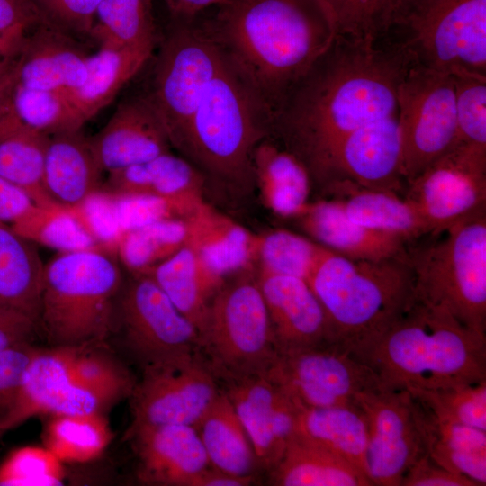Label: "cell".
I'll return each instance as SVG.
<instances>
[{
    "mask_svg": "<svg viewBox=\"0 0 486 486\" xmlns=\"http://www.w3.org/2000/svg\"><path fill=\"white\" fill-rule=\"evenodd\" d=\"M255 482V477L236 476L210 467L194 481L193 486H248Z\"/></svg>",
    "mask_w": 486,
    "mask_h": 486,
    "instance_id": "56",
    "label": "cell"
},
{
    "mask_svg": "<svg viewBox=\"0 0 486 486\" xmlns=\"http://www.w3.org/2000/svg\"><path fill=\"white\" fill-rule=\"evenodd\" d=\"M87 58L74 36L43 22L26 38L15 64V83L67 93L85 81Z\"/></svg>",
    "mask_w": 486,
    "mask_h": 486,
    "instance_id": "23",
    "label": "cell"
},
{
    "mask_svg": "<svg viewBox=\"0 0 486 486\" xmlns=\"http://www.w3.org/2000/svg\"><path fill=\"white\" fill-rule=\"evenodd\" d=\"M266 376L302 408L356 403L358 393L380 388L367 364L329 344L277 355Z\"/></svg>",
    "mask_w": 486,
    "mask_h": 486,
    "instance_id": "14",
    "label": "cell"
},
{
    "mask_svg": "<svg viewBox=\"0 0 486 486\" xmlns=\"http://www.w3.org/2000/svg\"><path fill=\"white\" fill-rule=\"evenodd\" d=\"M136 458V476L147 485L193 486L212 467L196 428L167 425L125 431Z\"/></svg>",
    "mask_w": 486,
    "mask_h": 486,
    "instance_id": "20",
    "label": "cell"
},
{
    "mask_svg": "<svg viewBox=\"0 0 486 486\" xmlns=\"http://www.w3.org/2000/svg\"><path fill=\"white\" fill-rule=\"evenodd\" d=\"M43 432L45 447L60 461L86 462L97 457L112 439L104 413L51 415Z\"/></svg>",
    "mask_w": 486,
    "mask_h": 486,
    "instance_id": "38",
    "label": "cell"
},
{
    "mask_svg": "<svg viewBox=\"0 0 486 486\" xmlns=\"http://www.w3.org/2000/svg\"><path fill=\"white\" fill-rule=\"evenodd\" d=\"M409 68L377 41L337 33L273 116L271 133L313 177L348 133L398 114V88Z\"/></svg>",
    "mask_w": 486,
    "mask_h": 486,
    "instance_id": "1",
    "label": "cell"
},
{
    "mask_svg": "<svg viewBox=\"0 0 486 486\" xmlns=\"http://www.w3.org/2000/svg\"><path fill=\"white\" fill-rule=\"evenodd\" d=\"M116 330L141 368L199 353L197 328L146 274L123 282L114 306Z\"/></svg>",
    "mask_w": 486,
    "mask_h": 486,
    "instance_id": "12",
    "label": "cell"
},
{
    "mask_svg": "<svg viewBox=\"0 0 486 486\" xmlns=\"http://www.w3.org/2000/svg\"><path fill=\"white\" fill-rule=\"evenodd\" d=\"M328 248L284 230L259 237L256 258L261 271L308 280Z\"/></svg>",
    "mask_w": 486,
    "mask_h": 486,
    "instance_id": "43",
    "label": "cell"
},
{
    "mask_svg": "<svg viewBox=\"0 0 486 486\" xmlns=\"http://www.w3.org/2000/svg\"><path fill=\"white\" fill-rule=\"evenodd\" d=\"M35 207L24 191L0 177V221L14 224L26 217Z\"/></svg>",
    "mask_w": 486,
    "mask_h": 486,
    "instance_id": "54",
    "label": "cell"
},
{
    "mask_svg": "<svg viewBox=\"0 0 486 486\" xmlns=\"http://www.w3.org/2000/svg\"><path fill=\"white\" fill-rule=\"evenodd\" d=\"M400 486H479L472 479L436 463L426 452L407 470Z\"/></svg>",
    "mask_w": 486,
    "mask_h": 486,
    "instance_id": "51",
    "label": "cell"
},
{
    "mask_svg": "<svg viewBox=\"0 0 486 486\" xmlns=\"http://www.w3.org/2000/svg\"><path fill=\"white\" fill-rule=\"evenodd\" d=\"M255 174L266 207L283 217H299L309 205L311 176L293 153L263 139L252 154Z\"/></svg>",
    "mask_w": 486,
    "mask_h": 486,
    "instance_id": "30",
    "label": "cell"
},
{
    "mask_svg": "<svg viewBox=\"0 0 486 486\" xmlns=\"http://www.w3.org/2000/svg\"><path fill=\"white\" fill-rule=\"evenodd\" d=\"M16 60H7L0 58V72L10 68Z\"/></svg>",
    "mask_w": 486,
    "mask_h": 486,
    "instance_id": "59",
    "label": "cell"
},
{
    "mask_svg": "<svg viewBox=\"0 0 486 486\" xmlns=\"http://www.w3.org/2000/svg\"><path fill=\"white\" fill-rule=\"evenodd\" d=\"M200 353L142 368L130 396L126 431L167 425L196 427L221 392Z\"/></svg>",
    "mask_w": 486,
    "mask_h": 486,
    "instance_id": "13",
    "label": "cell"
},
{
    "mask_svg": "<svg viewBox=\"0 0 486 486\" xmlns=\"http://www.w3.org/2000/svg\"><path fill=\"white\" fill-rule=\"evenodd\" d=\"M104 172L81 130L50 136L43 186L50 201L69 209L101 192Z\"/></svg>",
    "mask_w": 486,
    "mask_h": 486,
    "instance_id": "25",
    "label": "cell"
},
{
    "mask_svg": "<svg viewBox=\"0 0 486 486\" xmlns=\"http://www.w3.org/2000/svg\"><path fill=\"white\" fill-rule=\"evenodd\" d=\"M15 64L0 72V124L13 112L12 96L15 86Z\"/></svg>",
    "mask_w": 486,
    "mask_h": 486,
    "instance_id": "57",
    "label": "cell"
},
{
    "mask_svg": "<svg viewBox=\"0 0 486 486\" xmlns=\"http://www.w3.org/2000/svg\"><path fill=\"white\" fill-rule=\"evenodd\" d=\"M68 348L72 381L94 393L105 408L130 398L136 382L104 344Z\"/></svg>",
    "mask_w": 486,
    "mask_h": 486,
    "instance_id": "39",
    "label": "cell"
},
{
    "mask_svg": "<svg viewBox=\"0 0 486 486\" xmlns=\"http://www.w3.org/2000/svg\"><path fill=\"white\" fill-rule=\"evenodd\" d=\"M44 266L32 241L0 221V304L38 322Z\"/></svg>",
    "mask_w": 486,
    "mask_h": 486,
    "instance_id": "34",
    "label": "cell"
},
{
    "mask_svg": "<svg viewBox=\"0 0 486 486\" xmlns=\"http://www.w3.org/2000/svg\"><path fill=\"white\" fill-rule=\"evenodd\" d=\"M195 428L212 467L236 476L255 477L259 470L253 446L223 389Z\"/></svg>",
    "mask_w": 486,
    "mask_h": 486,
    "instance_id": "37",
    "label": "cell"
},
{
    "mask_svg": "<svg viewBox=\"0 0 486 486\" xmlns=\"http://www.w3.org/2000/svg\"><path fill=\"white\" fill-rule=\"evenodd\" d=\"M103 172L112 173L170 152L166 132L145 97L120 103L106 124L88 138Z\"/></svg>",
    "mask_w": 486,
    "mask_h": 486,
    "instance_id": "21",
    "label": "cell"
},
{
    "mask_svg": "<svg viewBox=\"0 0 486 486\" xmlns=\"http://www.w3.org/2000/svg\"><path fill=\"white\" fill-rule=\"evenodd\" d=\"M40 349L23 343L0 350V416L12 404L27 367Z\"/></svg>",
    "mask_w": 486,
    "mask_h": 486,
    "instance_id": "50",
    "label": "cell"
},
{
    "mask_svg": "<svg viewBox=\"0 0 486 486\" xmlns=\"http://www.w3.org/2000/svg\"><path fill=\"white\" fill-rule=\"evenodd\" d=\"M297 218L315 242L346 257L381 261L408 255V241L350 220L333 199L310 202Z\"/></svg>",
    "mask_w": 486,
    "mask_h": 486,
    "instance_id": "24",
    "label": "cell"
},
{
    "mask_svg": "<svg viewBox=\"0 0 486 486\" xmlns=\"http://www.w3.org/2000/svg\"><path fill=\"white\" fill-rule=\"evenodd\" d=\"M199 353L220 382L266 375L277 357L257 279L223 283L198 328Z\"/></svg>",
    "mask_w": 486,
    "mask_h": 486,
    "instance_id": "9",
    "label": "cell"
},
{
    "mask_svg": "<svg viewBox=\"0 0 486 486\" xmlns=\"http://www.w3.org/2000/svg\"><path fill=\"white\" fill-rule=\"evenodd\" d=\"M222 52L200 14L170 18L145 95L179 150L201 95L217 73Z\"/></svg>",
    "mask_w": 486,
    "mask_h": 486,
    "instance_id": "10",
    "label": "cell"
},
{
    "mask_svg": "<svg viewBox=\"0 0 486 486\" xmlns=\"http://www.w3.org/2000/svg\"><path fill=\"white\" fill-rule=\"evenodd\" d=\"M27 36L18 37L0 33V58L7 60H16Z\"/></svg>",
    "mask_w": 486,
    "mask_h": 486,
    "instance_id": "58",
    "label": "cell"
},
{
    "mask_svg": "<svg viewBox=\"0 0 486 486\" xmlns=\"http://www.w3.org/2000/svg\"><path fill=\"white\" fill-rule=\"evenodd\" d=\"M206 24L272 118L337 34L321 0H230Z\"/></svg>",
    "mask_w": 486,
    "mask_h": 486,
    "instance_id": "2",
    "label": "cell"
},
{
    "mask_svg": "<svg viewBox=\"0 0 486 486\" xmlns=\"http://www.w3.org/2000/svg\"><path fill=\"white\" fill-rule=\"evenodd\" d=\"M268 475L275 486H373L357 468L297 436Z\"/></svg>",
    "mask_w": 486,
    "mask_h": 486,
    "instance_id": "36",
    "label": "cell"
},
{
    "mask_svg": "<svg viewBox=\"0 0 486 486\" xmlns=\"http://www.w3.org/2000/svg\"><path fill=\"white\" fill-rule=\"evenodd\" d=\"M374 41L410 68L486 78V0H399Z\"/></svg>",
    "mask_w": 486,
    "mask_h": 486,
    "instance_id": "6",
    "label": "cell"
},
{
    "mask_svg": "<svg viewBox=\"0 0 486 486\" xmlns=\"http://www.w3.org/2000/svg\"><path fill=\"white\" fill-rule=\"evenodd\" d=\"M269 133V113L222 53L179 150L213 175L239 178L252 172L253 151Z\"/></svg>",
    "mask_w": 486,
    "mask_h": 486,
    "instance_id": "7",
    "label": "cell"
},
{
    "mask_svg": "<svg viewBox=\"0 0 486 486\" xmlns=\"http://www.w3.org/2000/svg\"><path fill=\"white\" fill-rule=\"evenodd\" d=\"M60 462L46 447L17 449L0 465V485H60Z\"/></svg>",
    "mask_w": 486,
    "mask_h": 486,
    "instance_id": "48",
    "label": "cell"
},
{
    "mask_svg": "<svg viewBox=\"0 0 486 486\" xmlns=\"http://www.w3.org/2000/svg\"><path fill=\"white\" fill-rule=\"evenodd\" d=\"M48 22L32 0H0V33L26 37Z\"/></svg>",
    "mask_w": 486,
    "mask_h": 486,
    "instance_id": "52",
    "label": "cell"
},
{
    "mask_svg": "<svg viewBox=\"0 0 486 486\" xmlns=\"http://www.w3.org/2000/svg\"><path fill=\"white\" fill-rule=\"evenodd\" d=\"M146 274L153 278L176 308L199 328L208 305L224 278L212 272L199 255L184 245Z\"/></svg>",
    "mask_w": 486,
    "mask_h": 486,
    "instance_id": "33",
    "label": "cell"
},
{
    "mask_svg": "<svg viewBox=\"0 0 486 486\" xmlns=\"http://www.w3.org/2000/svg\"><path fill=\"white\" fill-rule=\"evenodd\" d=\"M201 174L171 152L149 161L108 174L102 190L112 197L149 195L168 200L201 198Z\"/></svg>",
    "mask_w": 486,
    "mask_h": 486,
    "instance_id": "32",
    "label": "cell"
},
{
    "mask_svg": "<svg viewBox=\"0 0 486 486\" xmlns=\"http://www.w3.org/2000/svg\"><path fill=\"white\" fill-rule=\"evenodd\" d=\"M12 228L29 240L69 251L92 247V238L69 213L59 206H36Z\"/></svg>",
    "mask_w": 486,
    "mask_h": 486,
    "instance_id": "45",
    "label": "cell"
},
{
    "mask_svg": "<svg viewBox=\"0 0 486 486\" xmlns=\"http://www.w3.org/2000/svg\"><path fill=\"white\" fill-rule=\"evenodd\" d=\"M187 238L186 219H165L122 232L118 249L129 269L145 274L183 248Z\"/></svg>",
    "mask_w": 486,
    "mask_h": 486,
    "instance_id": "41",
    "label": "cell"
},
{
    "mask_svg": "<svg viewBox=\"0 0 486 486\" xmlns=\"http://www.w3.org/2000/svg\"><path fill=\"white\" fill-rule=\"evenodd\" d=\"M405 390L436 417L486 431V380L433 389Z\"/></svg>",
    "mask_w": 486,
    "mask_h": 486,
    "instance_id": "44",
    "label": "cell"
},
{
    "mask_svg": "<svg viewBox=\"0 0 486 486\" xmlns=\"http://www.w3.org/2000/svg\"><path fill=\"white\" fill-rule=\"evenodd\" d=\"M397 104L401 172L407 184L456 143L453 76L409 68L399 86Z\"/></svg>",
    "mask_w": 486,
    "mask_h": 486,
    "instance_id": "11",
    "label": "cell"
},
{
    "mask_svg": "<svg viewBox=\"0 0 486 486\" xmlns=\"http://www.w3.org/2000/svg\"><path fill=\"white\" fill-rule=\"evenodd\" d=\"M170 18L191 19L204 11L223 5L230 0H164Z\"/></svg>",
    "mask_w": 486,
    "mask_h": 486,
    "instance_id": "55",
    "label": "cell"
},
{
    "mask_svg": "<svg viewBox=\"0 0 486 486\" xmlns=\"http://www.w3.org/2000/svg\"><path fill=\"white\" fill-rule=\"evenodd\" d=\"M313 177L324 184L346 179L363 187L398 194L406 184L398 114L348 133L328 152Z\"/></svg>",
    "mask_w": 486,
    "mask_h": 486,
    "instance_id": "17",
    "label": "cell"
},
{
    "mask_svg": "<svg viewBox=\"0 0 486 486\" xmlns=\"http://www.w3.org/2000/svg\"><path fill=\"white\" fill-rule=\"evenodd\" d=\"M368 424L366 472L373 486H400L409 467L425 453L410 392L373 389L356 396Z\"/></svg>",
    "mask_w": 486,
    "mask_h": 486,
    "instance_id": "16",
    "label": "cell"
},
{
    "mask_svg": "<svg viewBox=\"0 0 486 486\" xmlns=\"http://www.w3.org/2000/svg\"><path fill=\"white\" fill-rule=\"evenodd\" d=\"M329 11L337 33L375 40L399 0H321Z\"/></svg>",
    "mask_w": 486,
    "mask_h": 486,
    "instance_id": "46",
    "label": "cell"
},
{
    "mask_svg": "<svg viewBox=\"0 0 486 486\" xmlns=\"http://www.w3.org/2000/svg\"><path fill=\"white\" fill-rule=\"evenodd\" d=\"M53 26L74 36H90L102 0H32Z\"/></svg>",
    "mask_w": 486,
    "mask_h": 486,
    "instance_id": "49",
    "label": "cell"
},
{
    "mask_svg": "<svg viewBox=\"0 0 486 486\" xmlns=\"http://www.w3.org/2000/svg\"><path fill=\"white\" fill-rule=\"evenodd\" d=\"M444 232L439 241L408 251L415 299L486 335V209Z\"/></svg>",
    "mask_w": 486,
    "mask_h": 486,
    "instance_id": "8",
    "label": "cell"
},
{
    "mask_svg": "<svg viewBox=\"0 0 486 486\" xmlns=\"http://www.w3.org/2000/svg\"><path fill=\"white\" fill-rule=\"evenodd\" d=\"M12 104L22 124L48 136L79 131L86 123L63 92L30 89L15 83Z\"/></svg>",
    "mask_w": 486,
    "mask_h": 486,
    "instance_id": "42",
    "label": "cell"
},
{
    "mask_svg": "<svg viewBox=\"0 0 486 486\" xmlns=\"http://www.w3.org/2000/svg\"><path fill=\"white\" fill-rule=\"evenodd\" d=\"M455 89L456 144L486 148V78L453 76Z\"/></svg>",
    "mask_w": 486,
    "mask_h": 486,
    "instance_id": "47",
    "label": "cell"
},
{
    "mask_svg": "<svg viewBox=\"0 0 486 486\" xmlns=\"http://www.w3.org/2000/svg\"><path fill=\"white\" fill-rule=\"evenodd\" d=\"M90 394L70 376L68 348L40 349L27 367L10 407L0 416V437L38 414L87 413Z\"/></svg>",
    "mask_w": 486,
    "mask_h": 486,
    "instance_id": "19",
    "label": "cell"
},
{
    "mask_svg": "<svg viewBox=\"0 0 486 486\" xmlns=\"http://www.w3.org/2000/svg\"><path fill=\"white\" fill-rule=\"evenodd\" d=\"M153 0H102L89 38L99 45L156 44Z\"/></svg>",
    "mask_w": 486,
    "mask_h": 486,
    "instance_id": "40",
    "label": "cell"
},
{
    "mask_svg": "<svg viewBox=\"0 0 486 486\" xmlns=\"http://www.w3.org/2000/svg\"><path fill=\"white\" fill-rule=\"evenodd\" d=\"M410 397L426 453L444 468L486 485V431L438 418Z\"/></svg>",
    "mask_w": 486,
    "mask_h": 486,
    "instance_id": "27",
    "label": "cell"
},
{
    "mask_svg": "<svg viewBox=\"0 0 486 486\" xmlns=\"http://www.w3.org/2000/svg\"><path fill=\"white\" fill-rule=\"evenodd\" d=\"M325 184L344 214L359 225L408 242L431 234L417 210L397 193L363 187L346 179H334Z\"/></svg>",
    "mask_w": 486,
    "mask_h": 486,
    "instance_id": "26",
    "label": "cell"
},
{
    "mask_svg": "<svg viewBox=\"0 0 486 486\" xmlns=\"http://www.w3.org/2000/svg\"><path fill=\"white\" fill-rule=\"evenodd\" d=\"M185 245L195 250L216 274L238 272L256 258L259 237L203 204L186 218Z\"/></svg>",
    "mask_w": 486,
    "mask_h": 486,
    "instance_id": "29",
    "label": "cell"
},
{
    "mask_svg": "<svg viewBox=\"0 0 486 486\" xmlns=\"http://www.w3.org/2000/svg\"><path fill=\"white\" fill-rule=\"evenodd\" d=\"M296 407L295 436L341 457L368 478V424L357 403L326 408Z\"/></svg>",
    "mask_w": 486,
    "mask_h": 486,
    "instance_id": "31",
    "label": "cell"
},
{
    "mask_svg": "<svg viewBox=\"0 0 486 486\" xmlns=\"http://www.w3.org/2000/svg\"><path fill=\"white\" fill-rule=\"evenodd\" d=\"M39 331L38 322L26 313L0 304V350L31 343Z\"/></svg>",
    "mask_w": 486,
    "mask_h": 486,
    "instance_id": "53",
    "label": "cell"
},
{
    "mask_svg": "<svg viewBox=\"0 0 486 486\" xmlns=\"http://www.w3.org/2000/svg\"><path fill=\"white\" fill-rule=\"evenodd\" d=\"M50 136L22 124L14 111L0 124V177L24 191L36 206H57L43 186Z\"/></svg>",
    "mask_w": 486,
    "mask_h": 486,
    "instance_id": "35",
    "label": "cell"
},
{
    "mask_svg": "<svg viewBox=\"0 0 486 486\" xmlns=\"http://www.w3.org/2000/svg\"><path fill=\"white\" fill-rule=\"evenodd\" d=\"M381 389H433L486 380V335L414 300L361 357Z\"/></svg>",
    "mask_w": 486,
    "mask_h": 486,
    "instance_id": "3",
    "label": "cell"
},
{
    "mask_svg": "<svg viewBox=\"0 0 486 486\" xmlns=\"http://www.w3.org/2000/svg\"><path fill=\"white\" fill-rule=\"evenodd\" d=\"M123 282L111 255L92 247L62 251L44 266L39 331L51 347L105 344Z\"/></svg>",
    "mask_w": 486,
    "mask_h": 486,
    "instance_id": "5",
    "label": "cell"
},
{
    "mask_svg": "<svg viewBox=\"0 0 486 486\" xmlns=\"http://www.w3.org/2000/svg\"><path fill=\"white\" fill-rule=\"evenodd\" d=\"M155 46L103 44L88 56L85 81L65 93L85 122L113 101L149 60Z\"/></svg>",
    "mask_w": 486,
    "mask_h": 486,
    "instance_id": "28",
    "label": "cell"
},
{
    "mask_svg": "<svg viewBox=\"0 0 486 486\" xmlns=\"http://www.w3.org/2000/svg\"><path fill=\"white\" fill-rule=\"evenodd\" d=\"M406 185L431 234L444 232L486 209V148L456 144Z\"/></svg>",
    "mask_w": 486,
    "mask_h": 486,
    "instance_id": "15",
    "label": "cell"
},
{
    "mask_svg": "<svg viewBox=\"0 0 486 486\" xmlns=\"http://www.w3.org/2000/svg\"><path fill=\"white\" fill-rule=\"evenodd\" d=\"M253 446L258 470L267 473L295 435L297 407L266 375L221 382Z\"/></svg>",
    "mask_w": 486,
    "mask_h": 486,
    "instance_id": "18",
    "label": "cell"
},
{
    "mask_svg": "<svg viewBox=\"0 0 486 486\" xmlns=\"http://www.w3.org/2000/svg\"><path fill=\"white\" fill-rule=\"evenodd\" d=\"M307 282L325 312L328 344L359 360L415 300L408 255L356 260L328 249Z\"/></svg>",
    "mask_w": 486,
    "mask_h": 486,
    "instance_id": "4",
    "label": "cell"
},
{
    "mask_svg": "<svg viewBox=\"0 0 486 486\" xmlns=\"http://www.w3.org/2000/svg\"><path fill=\"white\" fill-rule=\"evenodd\" d=\"M277 355L328 344L325 312L304 279L260 271Z\"/></svg>",
    "mask_w": 486,
    "mask_h": 486,
    "instance_id": "22",
    "label": "cell"
}]
</instances>
